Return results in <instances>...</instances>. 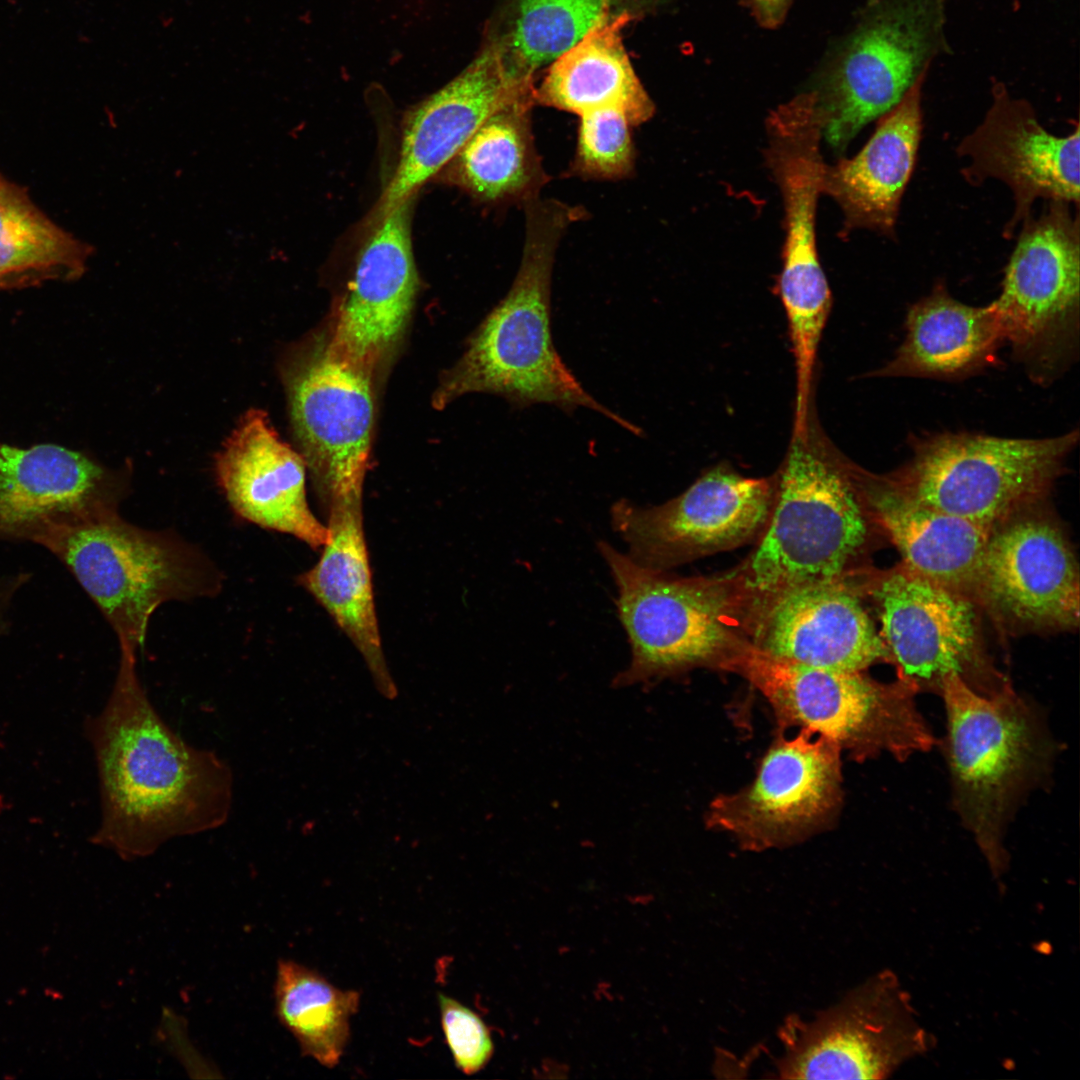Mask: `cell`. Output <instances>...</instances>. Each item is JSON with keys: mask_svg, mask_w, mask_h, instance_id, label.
Here are the masks:
<instances>
[{"mask_svg": "<svg viewBox=\"0 0 1080 1080\" xmlns=\"http://www.w3.org/2000/svg\"><path fill=\"white\" fill-rule=\"evenodd\" d=\"M84 731L99 783L100 822L91 837L96 845L135 860L228 821L231 767L165 722L142 685L136 655L120 653L110 695Z\"/></svg>", "mask_w": 1080, "mask_h": 1080, "instance_id": "6da1fadb", "label": "cell"}, {"mask_svg": "<svg viewBox=\"0 0 1080 1080\" xmlns=\"http://www.w3.org/2000/svg\"><path fill=\"white\" fill-rule=\"evenodd\" d=\"M525 210L520 266L506 296L490 311L434 396L444 407L461 395H499L515 408L554 405L566 412L586 407L629 432L641 429L592 397L558 354L551 332V284L556 251L581 208L554 199L531 200Z\"/></svg>", "mask_w": 1080, "mask_h": 1080, "instance_id": "7a4b0ae2", "label": "cell"}, {"mask_svg": "<svg viewBox=\"0 0 1080 1080\" xmlns=\"http://www.w3.org/2000/svg\"><path fill=\"white\" fill-rule=\"evenodd\" d=\"M772 508L751 553L732 569L744 613L787 590L859 576L873 525L852 463L793 435Z\"/></svg>", "mask_w": 1080, "mask_h": 1080, "instance_id": "3957f363", "label": "cell"}, {"mask_svg": "<svg viewBox=\"0 0 1080 1080\" xmlns=\"http://www.w3.org/2000/svg\"><path fill=\"white\" fill-rule=\"evenodd\" d=\"M952 803L995 878L1008 868V824L1048 779L1056 744L1036 705L1007 683L991 695L950 674L940 685Z\"/></svg>", "mask_w": 1080, "mask_h": 1080, "instance_id": "277c9868", "label": "cell"}, {"mask_svg": "<svg viewBox=\"0 0 1080 1080\" xmlns=\"http://www.w3.org/2000/svg\"><path fill=\"white\" fill-rule=\"evenodd\" d=\"M56 555L117 635L138 655L154 611L169 601L214 597L224 576L198 546L171 530H150L119 513L60 526L39 543Z\"/></svg>", "mask_w": 1080, "mask_h": 1080, "instance_id": "5b68a950", "label": "cell"}, {"mask_svg": "<svg viewBox=\"0 0 1080 1080\" xmlns=\"http://www.w3.org/2000/svg\"><path fill=\"white\" fill-rule=\"evenodd\" d=\"M718 670L735 673L768 701L778 723L834 741L856 760L882 752L905 761L929 751L934 735L918 710L912 684L881 683L862 671L802 665L774 657L743 640Z\"/></svg>", "mask_w": 1080, "mask_h": 1080, "instance_id": "8992f818", "label": "cell"}, {"mask_svg": "<svg viewBox=\"0 0 1080 1080\" xmlns=\"http://www.w3.org/2000/svg\"><path fill=\"white\" fill-rule=\"evenodd\" d=\"M597 547L617 588V613L631 650L615 687L649 684L698 667L718 669L746 639L732 569L679 577L643 567L608 542Z\"/></svg>", "mask_w": 1080, "mask_h": 1080, "instance_id": "52a82bcc", "label": "cell"}, {"mask_svg": "<svg viewBox=\"0 0 1080 1080\" xmlns=\"http://www.w3.org/2000/svg\"><path fill=\"white\" fill-rule=\"evenodd\" d=\"M1078 440L1077 428L1045 438L914 435L909 460L886 476L911 498L992 530L1046 496Z\"/></svg>", "mask_w": 1080, "mask_h": 1080, "instance_id": "ba28073f", "label": "cell"}, {"mask_svg": "<svg viewBox=\"0 0 1080 1080\" xmlns=\"http://www.w3.org/2000/svg\"><path fill=\"white\" fill-rule=\"evenodd\" d=\"M946 3L866 2L831 63L804 90L835 151H843L864 126L894 108L935 58L951 52Z\"/></svg>", "mask_w": 1080, "mask_h": 1080, "instance_id": "9c48e42d", "label": "cell"}, {"mask_svg": "<svg viewBox=\"0 0 1080 1080\" xmlns=\"http://www.w3.org/2000/svg\"><path fill=\"white\" fill-rule=\"evenodd\" d=\"M1065 201H1048L1021 224L993 301L1005 343L1030 380L1049 386L1079 356L1080 224Z\"/></svg>", "mask_w": 1080, "mask_h": 1080, "instance_id": "30bf717a", "label": "cell"}, {"mask_svg": "<svg viewBox=\"0 0 1080 1080\" xmlns=\"http://www.w3.org/2000/svg\"><path fill=\"white\" fill-rule=\"evenodd\" d=\"M778 1037L775 1068L784 1079H883L934 1043L890 970L808 1020L787 1017Z\"/></svg>", "mask_w": 1080, "mask_h": 1080, "instance_id": "8fae6325", "label": "cell"}, {"mask_svg": "<svg viewBox=\"0 0 1080 1080\" xmlns=\"http://www.w3.org/2000/svg\"><path fill=\"white\" fill-rule=\"evenodd\" d=\"M823 121L805 91L770 112L765 160L784 203L783 268L777 289L784 306L793 356L817 355L832 305L816 246V211L823 193L820 143Z\"/></svg>", "mask_w": 1080, "mask_h": 1080, "instance_id": "7c38bea8", "label": "cell"}, {"mask_svg": "<svg viewBox=\"0 0 1080 1080\" xmlns=\"http://www.w3.org/2000/svg\"><path fill=\"white\" fill-rule=\"evenodd\" d=\"M774 489V478L746 477L718 465L663 504L641 507L620 499L610 509L611 524L634 562L668 571L756 541Z\"/></svg>", "mask_w": 1080, "mask_h": 1080, "instance_id": "4fadbf2b", "label": "cell"}, {"mask_svg": "<svg viewBox=\"0 0 1080 1080\" xmlns=\"http://www.w3.org/2000/svg\"><path fill=\"white\" fill-rule=\"evenodd\" d=\"M861 586L875 603L879 633L899 679L918 691L939 693L942 680L956 674L983 695L1008 683L981 654L977 614L968 595L904 568L861 580Z\"/></svg>", "mask_w": 1080, "mask_h": 1080, "instance_id": "5bb4252c", "label": "cell"}, {"mask_svg": "<svg viewBox=\"0 0 1080 1080\" xmlns=\"http://www.w3.org/2000/svg\"><path fill=\"white\" fill-rule=\"evenodd\" d=\"M840 753L834 741L807 729L777 739L751 784L712 801L708 826L728 832L751 851L807 838L840 808Z\"/></svg>", "mask_w": 1080, "mask_h": 1080, "instance_id": "9a60e30c", "label": "cell"}, {"mask_svg": "<svg viewBox=\"0 0 1080 1080\" xmlns=\"http://www.w3.org/2000/svg\"><path fill=\"white\" fill-rule=\"evenodd\" d=\"M290 419L326 510L363 493L374 422L372 378L331 355L325 344L286 367Z\"/></svg>", "mask_w": 1080, "mask_h": 1080, "instance_id": "2e32d148", "label": "cell"}, {"mask_svg": "<svg viewBox=\"0 0 1080 1080\" xmlns=\"http://www.w3.org/2000/svg\"><path fill=\"white\" fill-rule=\"evenodd\" d=\"M992 101L983 121L958 144L967 158L962 175L971 185L996 179L1008 186L1014 209L1003 235L1011 238L1031 216L1038 199L1065 201L1079 207L1080 133L1064 137L1048 132L1033 106L1013 97L1004 83L993 81Z\"/></svg>", "mask_w": 1080, "mask_h": 1080, "instance_id": "e0dca14e", "label": "cell"}, {"mask_svg": "<svg viewBox=\"0 0 1080 1080\" xmlns=\"http://www.w3.org/2000/svg\"><path fill=\"white\" fill-rule=\"evenodd\" d=\"M973 593L1008 624L1072 629L1079 623V570L1062 530L1045 517L1016 515L989 535Z\"/></svg>", "mask_w": 1080, "mask_h": 1080, "instance_id": "ac0fdd59", "label": "cell"}, {"mask_svg": "<svg viewBox=\"0 0 1080 1080\" xmlns=\"http://www.w3.org/2000/svg\"><path fill=\"white\" fill-rule=\"evenodd\" d=\"M414 196L370 224L325 346L373 378L403 337L419 287L411 239Z\"/></svg>", "mask_w": 1080, "mask_h": 1080, "instance_id": "d6986e66", "label": "cell"}, {"mask_svg": "<svg viewBox=\"0 0 1080 1080\" xmlns=\"http://www.w3.org/2000/svg\"><path fill=\"white\" fill-rule=\"evenodd\" d=\"M535 87V81L511 74L497 48L483 42L461 73L406 113L395 171L369 223L415 196L487 118L518 99L534 97Z\"/></svg>", "mask_w": 1080, "mask_h": 1080, "instance_id": "ffe728a7", "label": "cell"}, {"mask_svg": "<svg viewBox=\"0 0 1080 1080\" xmlns=\"http://www.w3.org/2000/svg\"><path fill=\"white\" fill-rule=\"evenodd\" d=\"M863 599L860 576L793 588L746 613L745 637L757 649L780 659L863 671L888 660Z\"/></svg>", "mask_w": 1080, "mask_h": 1080, "instance_id": "44dd1931", "label": "cell"}, {"mask_svg": "<svg viewBox=\"0 0 1080 1080\" xmlns=\"http://www.w3.org/2000/svg\"><path fill=\"white\" fill-rule=\"evenodd\" d=\"M126 489L121 475L80 452L0 443V539L38 544L60 526L119 513Z\"/></svg>", "mask_w": 1080, "mask_h": 1080, "instance_id": "7402d4cb", "label": "cell"}, {"mask_svg": "<svg viewBox=\"0 0 1080 1080\" xmlns=\"http://www.w3.org/2000/svg\"><path fill=\"white\" fill-rule=\"evenodd\" d=\"M306 463L281 440L267 414L248 410L215 457V474L239 518L321 548L327 526L311 511Z\"/></svg>", "mask_w": 1080, "mask_h": 1080, "instance_id": "603a6c76", "label": "cell"}, {"mask_svg": "<svg viewBox=\"0 0 1080 1080\" xmlns=\"http://www.w3.org/2000/svg\"><path fill=\"white\" fill-rule=\"evenodd\" d=\"M922 75L879 118L865 146L850 159L826 165L823 193L844 216L843 232L866 229L895 240L900 204L915 168L923 128Z\"/></svg>", "mask_w": 1080, "mask_h": 1080, "instance_id": "cb8c5ba5", "label": "cell"}, {"mask_svg": "<svg viewBox=\"0 0 1080 1080\" xmlns=\"http://www.w3.org/2000/svg\"><path fill=\"white\" fill-rule=\"evenodd\" d=\"M852 472L873 525L895 545L902 568L966 595L973 592L991 530L911 498L886 475L853 463Z\"/></svg>", "mask_w": 1080, "mask_h": 1080, "instance_id": "d4e9b609", "label": "cell"}, {"mask_svg": "<svg viewBox=\"0 0 1080 1080\" xmlns=\"http://www.w3.org/2000/svg\"><path fill=\"white\" fill-rule=\"evenodd\" d=\"M363 493L332 501L328 537L317 563L297 582L326 610L364 658L376 688L393 699L397 689L383 653L367 549Z\"/></svg>", "mask_w": 1080, "mask_h": 1080, "instance_id": "484cf974", "label": "cell"}, {"mask_svg": "<svg viewBox=\"0 0 1080 1080\" xmlns=\"http://www.w3.org/2000/svg\"><path fill=\"white\" fill-rule=\"evenodd\" d=\"M905 331L892 359L871 376L960 380L993 366L1006 344L993 302L967 305L943 282L910 306Z\"/></svg>", "mask_w": 1080, "mask_h": 1080, "instance_id": "4316f807", "label": "cell"}, {"mask_svg": "<svg viewBox=\"0 0 1080 1080\" xmlns=\"http://www.w3.org/2000/svg\"><path fill=\"white\" fill-rule=\"evenodd\" d=\"M634 20L623 15L599 25L555 58L535 87V104L579 116L614 109L633 127L650 120L654 102L637 77L622 41V30Z\"/></svg>", "mask_w": 1080, "mask_h": 1080, "instance_id": "83f0119b", "label": "cell"}, {"mask_svg": "<svg viewBox=\"0 0 1080 1080\" xmlns=\"http://www.w3.org/2000/svg\"><path fill=\"white\" fill-rule=\"evenodd\" d=\"M668 0H498L484 41L494 45L508 70L534 80L593 28L620 16L636 20Z\"/></svg>", "mask_w": 1080, "mask_h": 1080, "instance_id": "f1b7e54d", "label": "cell"}, {"mask_svg": "<svg viewBox=\"0 0 1080 1080\" xmlns=\"http://www.w3.org/2000/svg\"><path fill=\"white\" fill-rule=\"evenodd\" d=\"M534 97L518 99L487 118L444 167L450 182L489 203L539 196L549 180L531 126Z\"/></svg>", "mask_w": 1080, "mask_h": 1080, "instance_id": "f546056e", "label": "cell"}, {"mask_svg": "<svg viewBox=\"0 0 1080 1080\" xmlns=\"http://www.w3.org/2000/svg\"><path fill=\"white\" fill-rule=\"evenodd\" d=\"M275 1012L297 1040L304 1056L336 1066L350 1036V1019L360 993L342 990L317 971L291 960L278 963L274 986Z\"/></svg>", "mask_w": 1080, "mask_h": 1080, "instance_id": "4dcf8cb0", "label": "cell"}, {"mask_svg": "<svg viewBox=\"0 0 1080 1080\" xmlns=\"http://www.w3.org/2000/svg\"><path fill=\"white\" fill-rule=\"evenodd\" d=\"M90 250L0 178V283L29 274L79 276Z\"/></svg>", "mask_w": 1080, "mask_h": 1080, "instance_id": "1f68e13d", "label": "cell"}, {"mask_svg": "<svg viewBox=\"0 0 1080 1080\" xmlns=\"http://www.w3.org/2000/svg\"><path fill=\"white\" fill-rule=\"evenodd\" d=\"M580 117L570 174L590 180H620L632 175L636 151L632 125L614 109L596 110Z\"/></svg>", "mask_w": 1080, "mask_h": 1080, "instance_id": "d6a6232c", "label": "cell"}, {"mask_svg": "<svg viewBox=\"0 0 1080 1080\" xmlns=\"http://www.w3.org/2000/svg\"><path fill=\"white\" fill-rule=\"evenodd\" d=\"M441 1027L456 1067L465 1074L481 1070L493 1054L490 1032L474 1011L438 993Z\"/></svg>", "mask_w": 1080, "mask_h": 1080, "instance_id": "836d02e7", "label": "cell"}, {"mask_svg": "<svg viewBox=\"0 0 1080 1080\" xmlns=\"http://www.w3.org/2000/svg\"><path fill=\"white\" fill-rule=\"evenodd\" d=\"M757 21L767 28L779 26L792 0H747Z\"/></svg>", "mask_w": 1080, "mask_h": 1080, "instance_id": "e575fe53", "label": "cell"}]
</instances>
